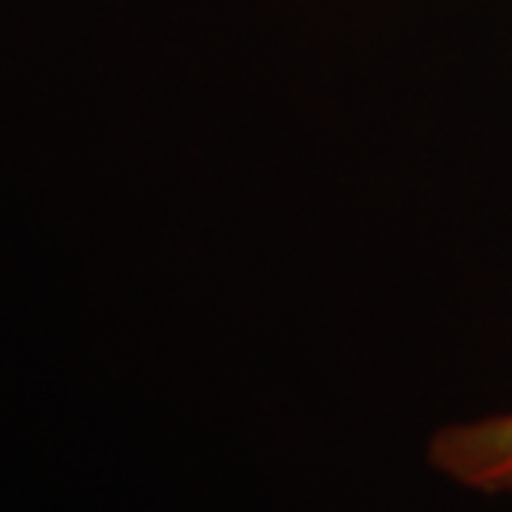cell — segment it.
Returning <instances> with one entry per match:
<instances>
[{
  "label": "cell",
  "mask_w": 512,
  "mask_h": 512,
  "mask_svg": "<svg viewBox=\"0 0 512 512\" xmlns=\"http://www.w3.org/2000/svg\"><path fill=\"white\" fill-rule=\"evenodd\" d=\"M430 467L481 495H512V410L444 424L427 441Z\"/></svg>",
  "instance_id": "6da1fadb"
}]
</instances>
